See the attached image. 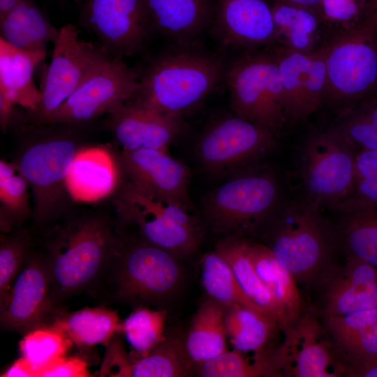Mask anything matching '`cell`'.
Listing matches in <instances>:
<instances>
[{
	"label": "cell",
	"mask_w": 377,
	"mask_h": 377,
	"mask_svg": "<svg viewBox=\"0 0 377 377\" xmlns=\"http://www.w3.org/2000/svg\"><path fill=\"white\" fill-rule=\"evenodd\" d=\"M120 239L109 219L87 215L57 224L39 251L49 272L51 298L59 310L83 293L101 290Z\"/></svg>",
	"instance_id": "cell-1"
},
{
	"label": "cell",
	"mask_w": 377,
	"mask_h": 377,
	"mask_svg": "<svg viewBox=\"0 0 377 377\" xmlns=\"http://www.w3.org/2000/svg\"><path fill=\"white\" fill-rule=\"evenodd\" d=\"M163 54L140 77L129 101L163 113L182 116L203 101L224 79L222 57L186 47Z\"/></svg>",
	"instance_id": "cell-2"
},
{
	"label": "cell",
	"mask_w": 377,
	"mask_h": 377,
	"mask_svg": "<svg viewBox=\"0 0 377 377\" xmlns=\"http://www.w3.org/2000/svg\"><path fill=\"white\" fill-rule=\"evenodd\" d=\"M260 233L279 263L306 286L316 285L337 248L334 228L306 198L282 203Z\"/></svg>",
	"instance_id": "cell-3"
},
{
	"label": "cell",
	"mask_w": 377,
	"mask_h": 377,
	"mask_svg": "<svg viewBox=\"0 0 377 377\" xmlns=\"http://www.w3.org/2000/svg\"><path fill=\"white\" fill-rule=\"evenodd\" d=\"M182 279L177 256L138 237L120 235L101 290L109 299L135 308L161 306L176 294Z\"/></svg>",
	"instance_id": "cell-4"
},
{
	"label": "cell",
	"mask_w": 377,
	"mask_h": 377,
	"mask_svg": "<svg viewBox=\"0 0 377 377\" xmlns=\"http://www.w3.org/2000/svg\"><path fill=\"white\" fill-rule=\"evenodd\" d=\"M282 203L276 177L253 164L207 195L204 214L216 232L260 233Z\"/></svg>",
	"instance_id": "cell-5"
},
{
	"label": "cell",
	"mask_w": 377,
	"mask_h": 377,
	"mask_svg": "<svg viewBox=\"0 0 377 377\" xmlns=\"http://www.w3.org/2000/svg\"><path fill=\"white\" fill-rule=\"evenodd\" d=\"M324 103L346 106L377 94V28L370 17L330 36L323 45Z\"/></svg>",
	"instance_id": "cell-6"
},
{
	"label": "cell",
	"mask_w": 377,
	"mask_h": 377,
	"mask_svg": "<svg viewBox=\"0 0 377 377\" xmlns=\"http://www.w3.org/2000/svg\"><path fill=\"white\" fill-rule=\"evenodd\" d=\"M224 80L234 114L278 137L286 119L279 67L272 48L245 50L227 64Z\"/></svg>",
	"instance_id": "cell-7"
},
{
	"label": "cell",
	"mask_w": 377,
	"mask_h": 377,
	"mask_svg": "<svg viewBox=\"0 0 377 377\" xmlns=\"http://www.w3.org/2000/svg\"><path fill=\"white\" fill-rule=\"evenodd\" d=\"M121 222L138 231V238L177 257L197 250L201 239L199 221L188 210L162 200L127 182L115 199Z\"/></svg>",
	"instance_id": "cell-8"
},
{
	"label": "cell",
	"mask_w": 377,
	"mask_h": 377,
	"mask_svg": "<svg viewBox=\"0 0 377 377\" xmlns=\"http://www.w3.org/2000/svg\"><path fill=\"white\" fill-rule=\"evenodd\" d=\"M79 34L71 23L59 28L40 88V102L34 111L27 112L34 125L54 112L110 56L98 43L83 40Z\"/></svg>",
	"instance_id": "cell-9"
},
{
	"label": "cell",
	"mask_w": 377,
	"mask_h": 377,
	"mask_svg": "<svg viewBox=\"0 0 377 377\" xmlns=\"http://www.w3.org/2000/svg\"><path fill=\"white\" fill-rule=\"evenodd\" d=\"M355 149L333 127L310 135L302 158L306 198L329 207L348 196L355 183Z\"/></svg>",
	"instance_id": "cell-10"
},
{
	"label": "cell",
	"mask_w": 377,
	"mask_h": 377,
	"mask_svg": "<svg viewBox=\"0 0 377 377\" xmlns=\"http://www.w3.org/2000/svg\"><path fill=\"white\" fill-rule=\"evenodd\" d=\"M140 77V73L122 58L110 56L39 124L75 125L108 114L133 98Z\"/></svg>",
	"instance_id": "cell-11"
},
{
	"label": "cell",
	"mask_w": 377,
	"mask_h": 377,
	"mask_svg": "<svg viewBox=\"0 0 377 377\" xmlns=\"http://www.w3.org/2000/svg\"><path fill=\"white\" fill-rule=\"evenodd\" d=\"M76 148L73 138L61 133L32 143L22 153L17 170L32 190L36 227L56 219L57 205L67 192L66 180Z\"/></svg>",
	"instance_id": "cell-12"
},
{
	"label": "cell",
	"mask_w": 377,
	"mask_h": 377,
	"mask_svg": "<svg viewBox=\"0 0 377 377\" xmlns=\"http://www.w3.org/2000/svg\"><path fill=\"white\" fill-rule=\"evenodd\" d=\"M276 137L268 129L234 114L206 128L196 144L195 154L209 172L239 171L272 149Z\"/></svg>",
	"instance_id": "cell-13"
},
{
	"label": "cell",
	"mask_w": 377,
	"mask_h": 377,
	"mask_svg": "<svg viewBox=\"0 0 377 377\" xmlns=\"http://www.w3.org/2000/svg\"><path fill=\"white\" fill-rule=\"evenodd\" d=\"M79 24L106 53L120 58L139 52L149 32L144 0H83Z\"/></svg>",
	"instance_id": "cell-14"
},
{
	"label": "cell",
	"mask_w": 377,
	"mask_h": 377,
	"mask_svg": "<svg viewBox=\"0 0 377 377\" xmlns=\"http://www.w3.org/2000/svg\"><path fill=\"white\" fill-rule=\"evenodd\" d=\"M283 333V376H344L340 352L325 327L313 316L302 313Z\"/></svg>",
	"instance_id": "cell-15"
},
{
	"label": "cell",
	"mask_w": 377,
	"mask_h": 377,
	"mask_svg": "<svg viewBox=\"0 0 377 377\" xmlns=\"http://www.w3.org/2000/svg\"><path fill=\"white\" fill-rule=\"evenodd\" d=\"M50 285L44 259L38 251L33 249L5 302L0 306L1 329L24 335L34 328L52 323L62 311L53 304Z\"/></svg>",
	"instance_id": "cell-16"
},
{
	"label": "cell",
	"mask_w": 377,
	"mask_h": 377,
	"mask_svg": "<svg viewBox=\"0 0 377 377\" xmlns=\"http://www.w3.org/2000/svg\"><path fill=\"white\" fill-rule=\"evenodd\" d=\"M283 89L287 122L306 119L324 103L326 68L323 47L301 52L277 45L272 47Z\"/></svg>",
	"instance_id": "cell-17"
},
{
	"label": "cell",
	"mask_w": 377,
	"mask_h": 377,
	"mask_svg": "<svg viewBox=\"0 0 377 377\" xmlns=\"http://www.w3.org/2000/svg\"><path fill=\"white\" fill-rule=\"evenodd\" d=\"M323 318L377 307V267L353 257L333 263L316 282Z\"/></svg>",
	"instance_id": "cell-18"
},
{
	"label": "cell",
	"mask_w": 377,
	"mask_h": 377,
	"mask_svg": "<svg viewBox=\"0 0 377 377\" xmlns=\"http://www.w3.org/2000/svg\"><path fill=\"white\" fill-rule=\"evenodd\" d=\"M117 333L106 346L99 376L110 377H185L195 374L184 340L165 335L145 357L132 360Z\"/></svg>",
	"instance_id": "cell-19"
},
{
	"label": "cell",
	"mask_w": 377,
	"mask_h": 377,
	"mask_svg": "<svg viewBox=\"0 0 377 377\" xmlns=\"http://www.w3.org/2000/svg\"><path fill=\"white\" fill-rule=\"evenodd\" d=\"M120 161L129 182L135 186L187 210L191 207L188 193L190 172L167 151L123 150Z\"/></svg>",
	"instance_id": "cell-20"
},
{
	"label": "cell",
	"mask_w": 377,
	"mask_h": 377,
	"mask_svg": "<svg viewBox=\"0 0 377 377\" xmlns=\"http://www.w3.org/2000/svg\"><path fill=\"white\" fill-rule=\"evenodd\" d=\"M107 128L124 151H167L182 131V116L156 112L128 101L109 112Z\"/></svg>",
	"instance_id": "cell-21"
},
{
	"label": "cell",
	"mask_w": 377,
	"mask_h": 377,
	"mask_svg": "<svg viewBox=\"0 0 377 377\" xmlns=\"http://www.w3.org/2000/svg\"><path fill=\"white\" fill-rule=\"evenodd\" d=\"M212 24L220 42L228 47L249 50L276 43L267 0H216Z\"/></svg>",
	"instance_id": "cell-22"
},
{
	"label": "cell",
	"mask_w": 377,
	"mask_h": 377,
	"mask_svg": "<svg viewBox=\"0 0 377 377\" xmlns=\"http://www.w3.org/2000/svg\"><path fill=\"white\" fill-rule=\"evenodd\" d=\"M149 30L188 45L212 24L214 0H144Z\"/></svg>",
	"instance_id": "cell-23"
},
{
	"label": "cell",
	"mask_w": 377,
	"mask_h": 377,
	"mask_svg": "<svg viewBox=\"0 0 377 377\" xmlns=\"http://www.w3.org/2000/svg\"><path fill=\"white\" fill-rule=\"evenodd\" d=\"M329 207L339 216L334 230L345 257L377 267V205L346 197Z\"/></svg>",
	"instance_id": "cell-24"
},
{
	"label": "cell",
	"mask_w": 377,
	"mask_h": 377,
	"mask_svg": "<svg viewBox=\"0 0 377 377\" xmlns=\"http://www.w3.org/2000/svg\"><path fill=\"white\" fill-rule=\"evenodd\" d=\"M119 168L112 156L100 147L77 150L70 166L67 193L79 202H96L112 194L118 187Z\"/></svg>",
	"instance_id": "cell-25"
},
{
	"label": "cell",
	"mask_w": 377,
	"mask_h": 377,
	"mask_svg": "<svg viewBox=\"0 0 377 377\" xmlns=\"http://www.w3.org/2000/svg\"><path fill=\"white\" fill-rule=\"evenodd\" d=\"M46 52H27L10 45L0 38V98L27 112L34 111L41 100L34 73L44 60Z\"/></svg>",
	"instance_id": "cell-26"
},
{
	"label": "cell",
	"mask_w": 377,
	"mask_h": 377,
	"mask_svg": "<svg viewBox=\"0 0 377 377\" xmlns=\"http://www.w3.org/2000/svg\"><path fill=\"white\" fill-rule=\"evenodd\" d=\"M215 251L230 265L246 297L264 316L276 321L283 330L289 324L278 301L258 274L245 248V239L230 236L221 240Z\"/></svg>",
	"instance_id": "cell-27"
},
{
	"label": "cell",
	"mask_w": 377,
	"mask_h": 377,
	"mask_svg": "<svg viewBox=\"0 0 377 377\" xmlns=\"http://www.w3.org/2000/svg\"><path fill=\"white\" fill-rule=\"evenodd\" d=\"M59 31L34 0H20L0 17V38L24 51L46 52Z\"/></svg>",
	"instance_id": "cell-28"
},
{
	"label": "cell",
	"mask_w": 377,
	"mask_h": 377,
	"mask_svg": "<svg viewBox=\"0 0 377 377\" xmlns=\"http://www.w3.org/2000/svg\"><path fill=\"white\" fill-rule=\"evenodd\" d=\"M277 45L311 52L325 43V31L318 13L301 6L273 1L271 5Z\"/></svg>",
	"instance_id": "cell-29"
},
{
	"label": "cell",
	"mask_w": 377,
	"mask_h": 377,
	"mask_svg": "<svg viewBox=\"0 0 377 377\" xmlns=\"http://www.w3.org/2000/svg\"><path fill=\"white\" fill-rule=\"evenodd\" d=\"M120 321L117 311L101 306L62 311L55 316L53 323L67 334L88 361L87 351L98 344L106 347L118 333Z\"/></svg>",
	"instance_id": "cell-30"
},
{
	"label": "cell",
	"mask_w": 377,
	"mask_h": 377,
	"mask_svg": "<svg viewBox=\"0 0 377 377\" xmlns=\"http://www.w3.org/2000/svg\"><path fill=\"white\" fill-rule=\"evenodd\" d=\"M281 342L246 355L233 349L195 366L202 377H278L283 376Z\"/></svg>",
	"instance_id": "cell-31"
},
{
	"label": "cell",
	"mask_w": 377,
	"mask_h": 377,
	"mask_svg": "<svg viewBox=\"0 0 377 377\" xmlns=\"http://www.w3.org/2000/svg\"><path fill=\"white\" fill-rule=\"evenodd\" d=\"M225 312L226 307L209 297L198 306L184 339L195 366L227 350Z\"/></svg>",
	"instance_id": "cell-32"
},
{
	"label": "cell",
	"mask_w": 377,
	"mask_h": 377,
	"mask_svg": "<svg viewBox=\"0 0 377 377\" xmlns=\"http://www.w3.org/2000/svg\"><path fill=\"white\" fill-rule=\"evenodd\" d=\"M245 248L258 274L283 309L290 324L303 313L297 282L263 243L245 239Z\"/></svg>",
	"instance_id": "cell-33"
},
{
	"label": "cell",
	"mask_w": 377,
	"mask_h": 377,
	"mask_svg": "<svg viewBox=\"0 0 377 377\" xmlns=\"http://www.w3.org/2000/svg\"><path fill=\"white\" fill-rule=\"evenodd\" d=\"M225 325L233 348L246 353L276 345L274 341L283 331L274 320L237 304L226 307Z\"/></svg>",
	"instance_id": "cell-34"
},
{
	"label": "cell",
	"mask_w": 377,
	"mask_h": 377,
	"mask_svg": "<svg viewBox=\"0 0 377 377\" xmlns=\"http://www.w3.org/2000/svg\"><path fill=\"white\" fill-rule=\"evenodd\" d=\"M201 265L202 283L208 297L225 307L237 304L262 314L243 293L230 265L216 251L204 255Z\"/></svg>",
	"instance_id": "cell-35"
},
{
	"label": "cell",
	"mask_w": 377,
	"mask_h": 377,
	"mask_svg": "<svg viewBox=\"0 0 377 377\" xmlns=\"http://www.w3.org/2000/svg\"><path fill=\"white\" fill-rule=\"evenodd\" d=\"M166 311L151 309L149 306H138L120 321L118 333L122 334L131 347L132 360L146 356L163 339Z\"/></svg>",
	"instance_id": "cell-36"
},
{
	"label": "cell",
	"mask_w": 377,
	"mask_h": 377,
	"mask_svg": "<svg viewBox=\"0 0 377 377\" xmlns=\"http://www.w3.org/2000/svg\"><path fill=\"white\" fill-rule=\"evenodd\" d=\"M333 128L355 148L377 149V94L340 108Z\"/></svg>",
	"instance_id": "cell-37"
},
{
	"label": "cell",
	"mask_w": 377,
	"mask_h": 377,
	"mask_svg": "<svg viewBox=\"0 0 377 377\" xmlns=\"http://www.w3.org/2000/svg\"><path fill=\"white\" fill-rule=\"evenodd\" d=\"M67 334L54 323L34 328L19 342L20 356L40 372L57 359L67 355L73 346Z\"/></svg>",
	"instance_id": "cell-38"
},
{
	"label": "cell",
	"mask_w": 377,
	"mask_h": 377,
	"mask_svg": "<svg viewBox=\"0 0 377 377\" xmlns=\"http://www.w3.org/2000/svg\"><path fill=\"white\" fill-rule=\"evenodd\" d=\"M30 233L24 230L1 235L0 244V306L10 290L33 250Z\"/></svg>",
	"instance_id": "cell-39"
},
{
	"label": "cell",
	"mask_w": 377,
	"mask_h": 377,
	"mask_svg": "<svg viewBox=\"0 0 377 377\" xmlns=\"http://www.w3.org/2000/svg\"><path fill=\"white\" fill-rule=\"evenodd\" d=\"M376 0H323L318 14L328 38L351 29L365 20Z\"/></svg>",
	"instance_id": "cell-40"
},
{
	"label": "cell",
	"mask_w": 377,
	"mask_h": 377,
	"mask_svg": "<svg viewBox=\"0 0 377 377\" xmlns=\"http://www.w3.org/2000/svg\"><path fill=\"white\" fill-rule=\"evenodd\" d=\"M29 184L18 170L12 177L0 180L1 230L9 232L28 216Z\"/></svg>",
	"instance_id": "cell-41"
},
{
	"label": "cell",
	"mask_w": 377,
	"mask_h": 377,
	"mask_svg": "<svg viewBox=\"0 0 377 377\" xmlns=\"http://www.w3.org/2000/svg\"><path fill=\"white\" fill-rule=\"evenodd\" d=\"M325 327L337 345L377 322V307L323 318Z\"/></svg>",
	"instance_id": "cell-42"
},
{
	"label": "cell",
	"mask_w": 377,
	"mask_h": 377,
	"mask_svg": "<svg viewBox=\"0 0 377 377\" xmlns=\"http://www.w3.org/2000/svg\"><path fill=\"white\" fill-rule=\"evenodd\" d=\"M336 346L343 358L377 356V322Z\"/></svg>",
	"instance_id": "cell-43"
},
{
	"label": "cell",
	"mask_w": 377,
	"mask_h": 377,
	"mask_svg": "<svg viewBox=\"0 0 377 377\" xmlns=\"http://www.w3.org/2000/svg\"><path fill=\"white\" fill-rule=\"evenodd\" d=\"M89 362L82 355H64L44 368L39 377H88Z\"/></svg>",
	"instance_id": "cell-44"
},
{
	"label": "cell",
	"mask_w": 377,
	"mask_h": 377,
	"mask_svg": "<svg viewBox=\"0 0 377 377\" xmlns=\"http://www.w3.org/2000/svg\"><path fill=\"white\" fill-rule=\"evenodd\" d=\"M344 376L377 377V356L343 358Z\"/></svg>",
	"instance_id": "cell-45"
},
{
	"label": "cell",
	"mask_w": 377,
	"mask_h": 377,
	"mask_svg": "<svg viewBox=\"0 0 377 377\" xmlns=\"http://www.w3.org/2000/svg\"><path fill=\"white\" fill-rule=\"evenodd\" d=\"M377 175V149L360 148L355 156V180Z\"/></svg>",
	"instance_id": "cell-46"
},
{
	"label": "cell",
	"mask_w": 377,
	"mask_h": 377,
	"mask_svg": "<svg viewBox=\"0 0 377 377\" xmlns=\"http://www.w3.org/2000/svg\"><path fill=\"white\" fill-rule=\"evenodd\" d=\"M347 197L377 205V175L356 179L353 190Z\"/></svg>",
	"instance_id": "cell-47"
},
{
	"label": "cell",
	"mask_w": 377,
	"mask_h": 377,
	"mask_svg": "<svg viewBox=\"0 0 377 377\" xmlns=\"http://www.w3.org/2000/svg\"><path fill=\"white\" fill-rule=\"evenodd\" d=\"M1 377H38V372L20 356L1 374Z\"/></svg>",
	"instance_id": "cell-48"
},
{
	"label": "cell",
	"mask_w": 377,
	"mask_h": 377,
	"mask_svg": "<svg viewBox=\"0 0 377 377\" xmlns=\"http://www.w3.org/2000/svg\"><path fill=\"white\" fill-rule=\"evenodd\" d=\"M322 1L323 0H273V1H279L304 6L315 10L317 12L318 11V8Z\"/></svg>",
	"instance_id": "cell-49"
},
{
	"label": "cell",
	"mask_w": 377,
	"mask_h": 377,
	"mask_svg": "<svg viewBox=\"0 0 377 377\" xmlns=\"http://www.w3.org/2000/svg\"><path fill=\"white\" fill-rule=\"evenodd\" d=\"M20 0H0V17L11 10Z\"/></svg>",
	"instance_id": "cell-50"
},
{
	"label": "cell",
	"mask_w": 377,
	"mask_h": 377,
	"mask_svg": "<svg viewBox=\"0 0 377 377\" xmlns=\"http://www.w3.org/2000/svg\"><path fill=\"white\" fill-rule=\"evenodd\" d=\"M368 17L372 20L375 26L377 28V0L375 2V4H374V6L371 13Z\"/></svg>",
	"instance_id": "cell-51"
}]
</instances>
